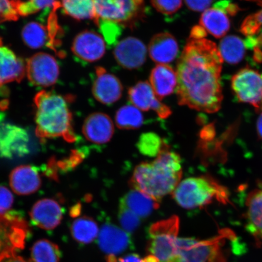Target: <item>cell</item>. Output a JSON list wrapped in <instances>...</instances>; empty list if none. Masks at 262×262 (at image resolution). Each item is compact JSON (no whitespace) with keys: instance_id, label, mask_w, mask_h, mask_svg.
I'll return each mask as SVG.
<instances>
[{"instance_id":"44dd1931","label":"cell","mask_w":262,"mask_h":262,"mask_svg":"<svg viewBox=\"0 0 262 262\" xmlns=\"http://www.w3.org/2000/svg\"><path fill=\"white\" fill-rule=\"evenodd\" d=\"M26 74V63L14 52L0 46V88L13 81L19 83Z\"/></svg>"},{"instance_id":"9a60e30c","label":"cell","mask_w":262,"mask_h":262,"mask_svg":"<svg viewBox=\"0 0 262 262\" xmlns=\"http://www.w3.org/2000/svg\"><path fill=\"white\" fill-rule=\"evenodd\" d=\"M123 91V84L119 78L103 67L96 68L93 94L98 101L107 105L112 104L120 99Z\"/></svg>"},{"instance_id":"5b68a950","label":"cell","mask_w":262,"mask_h":262,"mask_svg":"<svg viewBox=\"0 0 262 262\" xmlns=\"http://www.w3.org/2000/svg\"><path fill=\"white\" fill-rule=\"evenodd\" d=\"M98 19L118 23L132 28L145 17L144 0H94Z\"/></svg>"},{"instance_id":"74e56055","label":"cell","mask_w":262,"mask_h":262,"mask_svg":"<svg viewBox=\"0 0 262 262\" xmlns=\"http://www.w3.org/2000/svg\"><path fill=\"white\" fill-rule=\"evenodd\" d=\"M14 196L4 186H0V214H5L14 204Z\"/></svg>"},{"instance_id":"8d00e7d4","label":"cell","mask_w":262,"mask_h":262,"mask_svg":"<svg viewBox=\"0 0 262 262\" xmlns=\"http://www.w3.org/2000/svg\"><path fill=\"white\" fill-rule=\"evenodd\" d=\"M19 18L12 0H0V24L16 21Z\"/></svg>"},{"instance_id":"f35d334b","label":"cell","mask_w":262,"mask_h":262,"mask_svg":"<svg viewBox=\"0 0 262 262\" xmlns=\"http://www.w3.org/2000/svg\"><path fill=\"white\" fill-rule=\"evenodd\" d=\"M108 262H159L158 260L152 255H149L145 258H142L140 255L136 254H129L124 256L117 258H107Z\"/></svg>"},{"instance_id":"ba28073f","label":"cell","mask_w":262,"mask_h":262,"mask_svg":"<svg viewBox=\"0 0 262 262\" xmlns=\"http://www.w3.org/2000/svg\"><path fill=\"white\" fill-rule=\"evenodd\" d=\"M28 227L20 217L0 214V262L24 247Z\"/></svg>"},{"instance_id":"83f0119b","label":"cell","mask_w":262,"mask_h":262,"mask_svg":"<svg viewBox=\"0 0 262 262\" xmlns=\"http://www.w3.org/2000/svg\"><path fill=\"white\" fill-rule=\"evenodd\" d=\"M244 40L235 35H228L219 44V51L223 60L229 64H237L244 57Z\"/></svg>"},{"instance_id":"d6a6232c","label":"cell","mask_w":262,"mask_h":262,"mask_svg":"<svg viewBox=\"0 0 262 262\" xmlns=\"http://www.w3.org/2000/svg\"><path fill=\"white\" fill-rule=\"evenodd\" d=\"M14 2L18 15L23 16L35 14L41 10L60 9L59 0H27L26 2L14 0Z\"/></svg>"},{"instance_id":"6da1fadb","label":"cell","mask_w":262,"mask_h":262,"mask_svg":"<svg viewBox=\"0 0 262 262\" xmlns=\"http://www.w3.org/2000/svg\"><path fill=\"white\" fill-rule=\"evenodd\" d=\"M222 63L214 42L189 38L177 66L176 92L180 105L201 112H217L223 100Z\"/></svg>"},{"instance_id":"d4e9b609","label":"cell","mask_w":262,"mask_h":262,"mask_svg":"<svg viewBox=\"0 0 262 262\" xmlns=\"http://www.w3.org/2000/svg\"><path fill=\"white\" fill-rule=\"evenodd\" d=\"M120 205L125 206L141 219L146 218L159 207V203L143 193L132 189L121 200Z\"/></svg>"},{"instance_id":"2e32d148","label":"cell","mask_w":262,"mask_h":262,"mask_svg":"<svg viewBox=\"0 0 262 262\" xmlns=\"http://www.w3.org/2000/svg\"><path fill=\"white\" fill-rule=\"evenodd\" d=\"M98 245L107 258L116 257L132 247L130 234L113 224L104 225L98 234Z\"/></svg>"},{"instance_id":"4dcf8cb0","label":"cell","mask_w":262,"mask_h":262,"mask_svg":"<svg viewBox=\"0 0 262 262\" xmlns=\"http://www.w3.org/2000/svg\"><path fill=\"white\" fill-rule=\"evenodd\" d=\"M143 122L141 111L133 105L120 107L116 115L117 126L121 129H136L142 126Z\"/></svg>"},{"instance_id":"ac0fdd59","label":"cell","mask_w":262,"mask_h":262,"mask_svg":"<svg viewBox=\"0 0 262 262\" xmlns=\"http://www.w3.org/2000/svg\"><path fill=\"white\" fill-rule=\"evenodd\" d=\"M82 133L90 142L101 145L109 142L112 139L114 133V124L107 114L94 113L84 120Z\"/></svg>"},{"instance_id":"f546056e","label":"cell","mask_w":262,"mask_h":262,"mask_svg":"<svg viewBox=\"0 0 262 262\" xmlns=\"http://www.w3.org/2000/svg\"><path fill=\"white\" fill-rule=\"evenodd\" d=\"M61 257L58 246L47 239L36 242L31 248L32 262H59Z\"/></svg>"},{"instance_id":"ab89813d","label":"cell","mask_w":262,"mask_h":262,"mask_svg":"<svg viewBox=\"0 0 262 262\" xmlns=\"http://www.w3.org/2000/svg\"><path fill=\"white\" fill-rule=\"evenodd\" d=\"M213 0H185L186 5L191 11L204 12L211 5Z\"/></svg>"},{"instance_id":"e575fe53","label":"cell","mask_w":262,"mask_h":262,"mask_svg":"<svg viewBox=\"0 0 262 262\" xmlns=\"http://www.w3.org/2000/svg\"><path fill=\"white\" fill-rule=\"evenodd\" d=\"M119 219L122 229L130 234L139 227L142 219L125 206L120 204Z\"/></svg>"},{"instance_id":"f6af8a7d","label":"cell","mask_w":262,"mask_h":262,"mask_svg":"<svg viewBox=\"0 0 262 262\" xmlns=\"http://www.w3.org/2000/svg\"><path fill=\"white\" fill-rule=\"evenodd\" d=\"M257 132L258 136L262 139V112L258 117L257 123Z\"/></svg>"},{"instance_id":"484cf974","label":"cell","mask_w":262,"mask_h":262,"mask_svg":"<svg viewBox=\"0 0 262 262\" xmlns=\"http://www.w3.org/2000/svg\"><path fill=\"white\" fill-rule=\"evenodd\" d=\"M59 5L64 14L71 18L79 21L93 19L96 24L94 0H59Z\"/></svg>"},{"instance_id":"30bf717a","label":"cell","mask_w":262,"mask_h":262,"mask_svg":"<svg viewBox=\"0 0 262 262\" xmlns=\"http://www.w3.org/2000/svg\"><path fill=\"white\" fill-rule=\"evenodd\" d=\"M232 89L241 102L260 109L262 106V76L250 68L238 72L232 78Z\"/></svg>"},{"instance_id":"603a6c76","label":"cell","mask_w":262,"mask_h":262,"mask_svg":"<svg viewBox=\"0 0 262 262\" xmlns=\"http://www.w3.org/2000/svg\"><path fill=\"white\" fill-rule=\"evenodd\" d=\"M150 84L160 100L170 96L178 85L176 71L168 64H159L150 73Z\"/></svg>"},{"instance_id":"7a4b0ae2","label":"cell","mask_w":262,"mask_h":262,"mask_svg":"<svg viewBox=\"0 0 262 262\" xmlns=\"http://www.w3.org/2000/svg\"><path fill=\"white\" fill-rule=\"evenodd\" d=\"M182 160L178 154L164 150L150 162H143L136 167L130 185L157 202L172 194L181 181Z\"/></svg>"},{"instance_id":"7dc6e473","label":"cell","mask_w":262,"mask_h":262,"mask_svg":"<svg viewBox=\"0 0 262 262\" xmlns=\"http://www.w3.org/2000/svg\"><path fill=\"white\" fill-rule=\"evenodd\" d=\"M253 1H255L259 3V4L262 5V0H253Z\"/></svg>"},{"instance_id":"1f68e13d","label":"cell","mask_w":262,"mask_h":262,"mask_svg":"<svg viewBox=\"0 0 262 262\" xmlns=\"http://www.w3.org/2000/svg\"><path fill=\"white\" fill-rule=\"evenodd\" d=\"M137 147L143 155L150 157H157L164 150L169 149L165 141L153 133H145L140 136Z\"/></svg>"},{"instance_id":"277c9868","label":"cell","mask_w":262,"mask_h":262,"mask_svg":"<svg viewBox=\"0 0 262 262\" xmlns=\"http://www.w3.org/2000/svg\"><path fill=\"white\" fill-rule=\"evenodd\" d=\"M172 194L177 204L187 209L203 207L214 199L222 202L227 199L226 190L209 176L183 180Z\"/></svg>"},{"instance_id":"5bb4252c","label":"cell","mask_w":262,"mask_h":262,"mask_svg":"<svg viewBox=\"0 0 262 262\" xmlns=\"http://www.w3.org/2000/svg\"><path fill=\"white\" fill-rule=\"evenodd\" d=\"M147 49L139 39L129 37L118 42L114 56L118 64L127 70L142 67L146 60Z\"/></svg>"},{"instance_id":"ee69618b","label":"cell","mask_w":262,"mask_h":262,"mask_svg":"<svg viewBox=\"0 0 262 262\" xmlns=\"http://www.w3.org/2000/svg\"><path fill=\"white\" fill-rule=\"evenodd\" d=\"M1 262H32L30 260H28L25 259V258H23L22 257L18 256V255L16 254H14L11 255L7 258H5L4 260L2 261Z\"/></svg>"},{"instance_id":"cb8c5ba5","label":"cell","mask_w":262,"mask_h":262,"mask_svg":"<svg viewBox=\"0 0 262 262\" xmlns=\"http://www.w3.org/2000/svg\"><path fill=\"white\" fill-rule=\"evenodd\" d=\"M200 25L206 32L217 38L224 37L230 28V21L227 13L214 7L203 12Z\"/></svg>"},{"instance_id":"8992f818","label":"cell","mask_w":262,"mask_h":262,"mask_svg":"<svg viewBox=\"0 0 262 262\" xmlns=\"http://www.w3.org/2000/svg\"><path fill=\"white\" fill-rule=\"evenodd\" d=\"M176 215L153 224L149 231V251L159 262H169L176 254L179 231Z\"/></svg>"},{"instance_id":"3957f363","label":"cell","mask_w":262,"mask_h":262,"mask_svg":"<svg viewBox=\"0 0 262 262\" xmlns=\"http://www.w3.org/2000/svg\"><path fill=\"white\" fill-rule=\"evenodd\" d=\"M36 135L41 140L62 138L69 143L76 140L73 114L67 98L52 91H41L34 97Z\"/></svg>"},{"instance_id":"d590c367","label":"cell","mask_w":262,"mask_h":262,"mask_svg":"<svg viewBox=\"0 0 262 262\" xmlns=\"http://www.w3.org/2000/svg\"><path fill=\"white\" fill-rule=\"evenodd\" d=\"M183 0H151V4L157 11L163 15L176 14L182 8Z\"/></svg>"},{"instance_id":"7c38bea8","label":"cell","mask_w":262,"mask_h":262,"mask_svg":"<svg viewBox=\"0 0 262 262\" xmlns=\"http://www.w3.org/2000/svg\"><path fill=\"white\" fill-rule=\"evenodd\" d=\"M128 97L132 105L140 111L152 110L161 119H166L172 113L171 109L160 101L154 91L151 85L147 81H139L130 87Z\"/></svg>"},{"instance_id":"9c48e42d","label":"cell","mask_w":262,"mask_h":262,"mask_svg":"<svg viewBox=\"0 0 262 262\" xmlns=\"http://www.w3.org/2000/svg\"><path fill=\"white\" fill-rule=\"evenodd\" d=\"M26 74L34 86L47 88L57 83L60 67L56 59L51 55L40 52L26 61Z\"/></svg>"},{"instance_id":"8fae6325","label":"cell","mask_w":262,"mask_h":262,"mask_svg":"<svg viewBox=\"0 0 262 262\" xmlns=\"http://www.w3.org/2000/svg\"><path fill=\"white\" fill-rule=\"evenodd\" d=\"M29 136L21 127L0 122V157L12 159L28 155Z\"/></svg>"},{"instance_id":"ffe728a7","label":"cell","mask_w":262,"mask_h":262,"mask_svg":"<svg viewBox=\"0 0 262 262\" xmlns=\"http://www.w3.org/2000/svg\"><path fill=\"white\" fill-rule=\"evenodd\" d=\"M179 49L176 38L166 32L153 36L148 46L150 58L158 64H168L171 63L178 56Z\"/></svg>"},{"instance_id":"d6986e66","label":"cell","mask_w":262,"mask_h":262,"mask_svg":"<svg viewBox=\"0 0 262 262\" xmlns=\"http://www.w3.org/2000/svg\"><path fill=\"white\" fill-rule=\"evenodd\" d=\"M9 183L15 194L28 195L34 194L40 189L41 179L38 169L35 166L21 165L11 172Z\"/></svg>"},{"instance_id":"f1b7e54d","label":"cell","mask_w":262,"mask_h":262,"mask_svg":"<svg viewBox=\"0 0 262 262\" xmlns=\"http://www.w3.org/2000/svg\"><path fill=\"white\" fill-rule=\"evenodd\" d=\"M21 37L26 45L31 49H40L47 45L49 47L50 37L48 29L39 23L32 21L25 26Z\"/></svg>"},{"instance_id":"e0dca14e","label":"cell","mask_w":262,"mask_h":262,"mask_svg":"<svg viewBox=\"0 0 262 262\" xmlns=\"http://www.w3.org/2000/svg\"><path fill=\"white\" fill-rule=\"evenodd\" d=\"M63 209L54 199H42L32 206L30 217L33 224L45 230H52L61 224Z\"/></svg>"},{"instance_id":"836d02e7","label":"cell","mask_w":262,"mask_h":262,"mask_svg":"<svg viewBox=\"0 0 262 262\" xmlns=\"http://www.w3.org/2000/svg\"><path fill=\"white\" fill-rule=\"evenodd\" d=\"M97 26L100 28L104 40L109 46L117 43L118 39L122 35L123 26L118 23L105 19H98Z\"/></svg>"},{"instance_id":"4316f807","label":"cell","mask_w":262,"mask_h":262,"mask_svg":"<svg viewBox=\"0 0 262 262\" xmlns=\"http://www.w3.org/2000/svg\"><path fill=\"white\" fill-rule=\"evenodd\" d=\"M99 232L97 223L88 216L75 219L71 227L72 236L82 244L91 243L98 236Z\"/></svg>"},{"instance_id":"7402d4cb","label":"cell","mask_w":262,"mask_h":262,"mask_svg":"<svg viewBox=\"0 0 262 262\" xmlns=\"http://www.w3.org/2000/svg\"><path fill=\"white\" fill-rule=\"evenodd\" d=\"M245 212V227L258 244H262V189L248 195Z\"/></svg>"},{"instance_id":"52a82bcc","label":"cell","mask_w":262,"mask_h":262,"mask_svg":"<svg viewBox=\"0 0 262 262\" xmlns=\"http://www.w3.org/2000/svg\"><path fill=\"white\" fill-rule=\"evenodd\" d=\"M224 235L208 240L178 238L174 256L169 262H219L221 260V241Z\"/></svg>"},{"instance_id":"7bdbcfd3","label":"cell","mask_w":262,"mask_h":262,"mask_svg":"<svg viewBox=\"0 0 262 262\" xmlns=\"http://www.w3.org/2000/svg\"><path fill=\"white\" fill-rule=\"evenodd\" d=\"M254 36L255 40V47L253 51L258 50L262 52V26Z\"/></svg>"},{"instance_id":"bcb514c9","label":"cell","mask_w":262,"mask_h":262,"mask_svg":"<svg viewBox=\"0 0 262 262\" xmlns=\"http://www.w3.org/2000/svg\"><path fill=\"white\" fill-rule=\"evenodd\" d=\"M253 17L255 19V21L257 22V24L260 26L262 25V9L260 11L258 12L256 14L253 15Z\"/></svg>"},{"instance_id":"4fadbf2b","label":"cell","mask_w":262,"mask_h":262,"mask_svg":"<svg viewBox=\"0 0 262 262\" xmlns=\"http://www.w3.org/2000/svg\"><path fill=\"white\" fill-rule=\"evenodd\" d=\"M71 49L78 60L93 63L104 56L106 45L102 36L94 31L85 30L75 37Z\"/></svg>"},{"instance_id":"b9f144b4","label":"cell","mask_w":262,"mask_h":262,"mask_svg":"<svg viewBox=\"0 0 262 262\" xmlns=\"http://www.w3.org/2000/svg\"><path fill=\"white\" fill-rule=\"evenodd\" d=\"M207 36V32L201 25L194 26L190 32L189 38L193 39H204Z\"/></svg>"},{"instance_id":"60d3db41","label":"cell","mask_w":262,"mask_h":262,"mask_svg":"<svg viewBox=\"0 0 262 262\" xmlns=\"http://www.w3.org/2000/svg\"><path fill=\"white\" fill-rule=\"evenodd\" d=\"M214 8L220 9L229 15L236 14L240 10L237 5L233 4L229 0H221V1L217 2L215 3Z\"/></svg>"}]
</instances>
